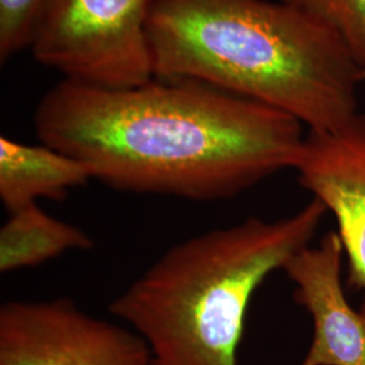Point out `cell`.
Instances as JSON below:
<instances>
[{
  "mask_svg": "<svg viewBox=\"0 0 365 365\" xmlns=\"http://www.w3.org/2000/svg\"><path fill=\"white\" fill-rule=\"evenodd\" d=\"M39 141L126 192L222 200L294 170L303 123L185 78L102 88L63 78L36 108Z\"/></svg>",
  "mask_w": 365,
  "mask_h": 365,
  "instance_id": "obj_1",
  "label": "cell"
},
{
  "mask_svg": "<svg viewBox=\"0 0 365 365\" xmlns=\"http://www.w3.org/2000/svg\"><path fill=\"white\" fill-rule=\"evenodd\" d=\"M157 78L205 83L334 130L357 114L361 68L327 25L280 0H152Z\"/></svg>",
  "mask_w": 365,
  "mask_h": 365,
  "instance_id": "obj_2",
  "label": "cell"
},
{
  "mask_svg": "<svg viewBox=\"0 0 365 365\" xmlns=\"http://www.w3.org/2000/svg\"><path fill=\"white\" fill-rule=\"evenodd\" d=\"M327 210L249 218L168 249L110 304L143 337L155 365H237L249 302L261 283L312 245Z\"/></svg>",
  "mask_w": 365,
  "mask_h": 365,
  "instance_id": "obj_3",
  "label": "cell"
},
{
  "mask_svg": "<svg viewBox=\"0 0 365 365\" xmlns=\"http://www.w3.org/2000/svg\"><path fill=\"white\" fill-rule=\"evenodd\" d=\"M152 0H48L31 41L42 66L102 88L155 78L148 21Z\"/></svg>",
  "mask_w": 365,
  "mask_h": 365,
  "instance_id": "obj_4",
  "label": "cell"
},
{
  "mask_svg": "<svg viewBox=\"0 0 365 365\" xmlns=\"http://www.w3.org/2000/svg\"><path fill=\"white\" fill-rule=\"evenodd\" d=\"M0 365H155L134 330L72 300H11L0 307Z\"/></svg>",
  "mask_w": 365,
  "mask_h": 365,
  "instance_id": "obj_5",
  "label": "cell"
},
{
  "mask_svg": "<svg viewBox=\"0 0 365 365\" xmlns=\"http://www.w3.org/2000/svg\"><path fill=\"white\" fill-rule=\"evenodd\" d=\"M294 170L300 185L334 215L348 280L365 292V114L334 130H309Z\"/></svg>",
  "mask_w": 365,
  "mask_h": 365,
  "instance_id": "obj_6",
  "label": "cell"
},
{
  "mask_svg": "<svg viewBox=\"0 0 365 365\" xmlns=\"http://www.w3.org/2000/svg\"><path fill=\"white\" fill-rule=\"evenodd\" d=\"M344 256L339 233L329 232L283 268L297 303L313 318V342L300 365H365V299L354 310L345 297Z\"/></svg>",
  "mask_w": 365,
  "mask_h": 365,
  "instance_id": "obj_7",
  "label": "cell"
},
{
  "mask_svg": "<svg viewBox=\"0 0 365 365\" xmlns=\"http://www.w3.org/2000/svg\"><path fill=\"white\" fill-rule=\"evenodd\" d=\"M91 179V168L75 157L48 145L0 137V200L10 214L37 205L38 199L60 200Z\"/></svg>",
  "mask_w": 365,
  "mask_h": 365,
  "instance_id": "obj_8",
  "label": "cell"
},
{
  "mask_svg": "<svg viewBox=\"0 0 365 365\" xmlns=\"http://www.w3.org/2000/svg\"><path fill=\"white\" fill-rule=\"evenodd\" d=\"M92 248L91 237L80 227L31 205L11 212L0 229V271L9 274L37 267L68 250Z\"/></svg>",
  "mask_w": 365,
  "mask_h": 365,
  "instance_id": "obj_9",
  "label": "cell"
},
{
  "mask_svg": "<svg viewBox=\"0 0 365 365\" xmlns=\"http://www.w3.org/2000/svg\"><path fill=\"white\" fill-rule=\"evenodd\" d=\"M280 1L297 7L330 27L344 41L361 71H365V0Z\"/></svg>",
  "mask_w": 365,
  "mask_h": 365,
  "instance_id": "obj_10",
  "label": "cell"
},
{
  "mask_svg": "<svg viewBox=\"0 0 365 365\" xmlns=\"http://www.w3.org/2000/svg\"><path fill=\"white\" fill-rule=\"evenodd\" d=\"M48 0H0V60L30 48Z\"/></svg>",
  "mask_w": 365,
  "mask_h": 365,
  "instance_id": "obj_11",
  "label": "cell"
},
{
  "mask_svg": "<svg viewBox=\"0 0 365 365\" xmlns=\"http://www.w3.org/2000/svg\"><path fill=\"white\" fill-rule=\"evenodd\" d=\"M361 78H363V81L365 80V71H363V75H361Z\"/></svg>",
  "mask_w": 365,
  "mask_h": 365,
  "instance_id": "obj_12",
  "label": "cell"
}]
</instances>
